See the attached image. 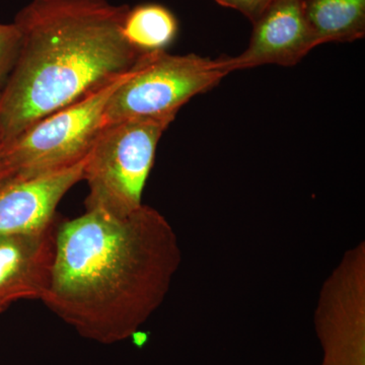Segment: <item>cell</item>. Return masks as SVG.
Returning <instances> with one entry per match:
<instances>
[{"label":"cell","instance_id":"obj_1","mask_svg":"<svg viewBox=\"0 0 365 365\" xmlns=\"http://www.w3.org/2000/svg\"><path fill=\"white\" fill-rule=\"evenodd\" d=\"M181 262L165 216L141 205L117 217L98 210L60 220L46 307L86 339L130 338L162 304Z\"/></svg>","mask_w":365,"mask_h":365},{"label":"cell","instance_id":"obj_2","mask_svg":"<svg viewBox=\"0 0 365 365\" xmlns=\"http://www.w3.org/2000/svg\"><path fill=\"white\" fill-rule=\"evenodd\" d=\"M129 9L108 0H32L16 14L21 48L0 91L2 143L136 66L143 54L123 33Z\"/></svg>","mask_w":365,"mask_h":365},{"label":"cell","instance_id":"obj_3","mask_svg":"<svg viewBox=\"0 0 365 365\" xmlns=\"http://www.w3.org/2000/svg\"><path fill=\"white\" fill-rule=\"evenodd\" d=\"M170 122L130 119L107 125L86 158V211L123 217L143 205L158 144Z\"/></svg>","mask_w":365,"mask_h":365},{"label":"cell","instance_id":"obj_4","mask_svg":"<svg viewBox=\"0 0 365 365\" xmlns=\"http://www.w3.org/2000/svg\"><path fill=\"white\" fill-rule=\"evenodd\" d=\"M227 74L222 58L146 53L108 101L105 125L130 119L172 123L182 106L215 88Z\"/></svg>","mask_w":365,"mask_h":365},{"label":"cell","instance_id":"obj_5","mask_svg":"<svg viewBox=\"0 0 365 365\" xmlns=\"http://www.w3.org/2000/svg\"><path fill=\"white\" fill-rule=\"evenodd\" d=\"M43 118L6 145L16 179L59 172L85 160L105 125L112 93L126 78Z\"/></svg>","mask_w":365,"mask_h":365},{"label":"cell","instance_id":"obj_6","mask_svg":"<svg viewBox=\"0 0 365 365\" xmlns=\"http://www.w3.org/2000/svg\"><path fill=\"white\" fill-rule=\"evenodd\" d=\"M304 0H273L255 21L248 48L222 57L227 73L265 64L292 66L319 46L304 16Z\"/></svg>","mask_w":365,"mask_h":365},{"label":"cell","instance_id":"obj_7","mask_svg":"<svg viewBox=\"0 0 365 365\" xmlns=\"http://www.w3.org/2000/svg\"><path fill=\"white\" fill-rule=\"evenodd\" d=\"M58 218L34 232L0 235V314L21 300L42 299L51 282Z\"/></svg>","mask_w":365,"mask_h":365},{"label":"cell","instance_id":"obj_8","mask_svg":"<svg viewBox=\"0 0 365 365\" xmlns=\"http://www.w3.org/2000/svg\"><path fill=\"white\" fill-rule=\"evenodd\" d=\"M86 160L59 172L14 179L0 189V235L34 232L56 220L67 192L83 181Z\"/></svg>","mask_w":365,"mask_h":365},{"label":"cell","instance_id":"obj_9","mask_svg":"<svg viewBox=\"0 0 365 365\" xmlns=\"http://www.w3.org/2000/svg\"><path fill=\"white\" fill-rule=\"evenodd\" d=\"M302 6L319 45L364 37L365 0H304Z\"/></svg>","mask_w":365,"mask_h":365},{"label":"cell","instance_id":"obj_10","mask_svg":"<svg viewBox=\"0 0 365 365\" xmlns=\"http://www.w3.org/2000/svg\"><path fill=\"white\" fill-rule=\"evenodd\" d=\"M179 25L174 14L157 4L129 9L123 24L127 41L139 52L165 51L176 39Z\"/></svg>","mask_w":365,"mask_h":365},{"label":"cell","instance_id":"obj_11","mask_svg":"<svg viewBox=\"0 0 365 365\" xmlns=\"http://www.w3.org/2000/svg\"><path fill=\"white\" fill-rule=\"evenodd\" d=\"M21 35L14 23H0V88L13 71L21 48Z\"/></svg>","mask_w":365,"mask_h":365},{"label":"cell","instance_id":"obj_12","mask_svg":"<svg viewBox=\"0 0 365 365\" xmlns=\"http://www.w3.org/2000/svg\"><path fill=\"white\" fill-rule=\"evenodd\" d=\"M215 1L222 4V6L237 9L254 24L273 0H215Z\"/></svg>","mask_w":365,"mask_h":365},{"label":"cell","instance_id":"obj_13","mask_svg":"<svg viewBox=\"0 0 365 365\" xmlns=\"http://www.w3.org/2000/svg\"><path fill=\"white\" fill-rule=\"evenodd\" d=\"M16 179L6 155V144L0 140V189Z\"/></svg>","mask_w":365,"mask_h":365},{"label":"cell","instance_id":"obj_14","mask_svg":"<svg viewBox=\"0 0 365 365\" xmlns=\"http://www.w3.org/2000/svg\"><path fill=\"white\" fill-rule=\"evenodd\" d=\"M0 91H1V88H0Z\"/></svg>","mask_w":365,"mask_h":365}]
</instances>
